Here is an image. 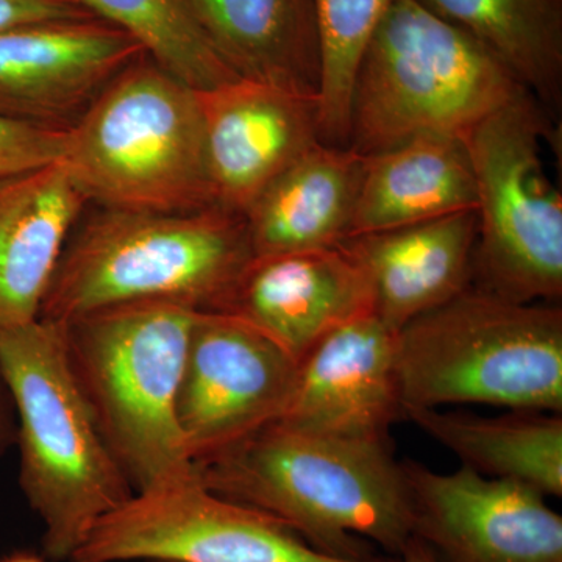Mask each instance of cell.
<instances>
[{
	"label": "cell",
	"mask_w": 562,
	"mask_h": 562,
	"mask_svg": "<svg viewBox=\"0 0 562 562\" xmlns=\"http://www.w3.org/2000/svg\"><path fill=\"white\" fill-rule=\"evenodd\" d=\"M147 55L116 25L35 22L0 31V116L68 128L117 74Z\"/></svg>",
	"instance_id": "7c38bea8"
},
{
	"label": "cell",
	"mask_w": 562,
	"mask_h": 562,
	"mask_svg": "<svg viewBox=\"0 0 562 562\" xmlns=\"http://www.w3.org/2000/svg\"><path fill=\"white\" fill-rule=\"evenodd\" d=\"M397 562H439L435 553L431 552L427 543L422 542L419 538L413 536L406 543L403 552L398 554Z\"/></svg>",
	"instance_id": "83f0119b"
},
{
	"label": "cell",
	"mask_w": 562,
	"mask_h": 562,
	"mask_svg": "<svg viewBox=\"0 0 562 562\" xmlns=\"http://www.w3.org/2000/svg\"><path fill=\"white\" fill-rule=\"evenodd\" d=\"M268 336L294 361L342 325L375 313L371 281L342 246L254 257L221 312Z\"/></svg>",
	"instance_id": "9a60e30c"
},
{
	"label": "cell",
	"mask_w": 562,
	"mask_h": 562,
	"mask_svg": "<svg viewBox=\"0 0 562 562\" xmlns=\"http://www.w3.org/2000/svg\"><path fill=\"white\" fill-rule=\"evenodd\" d=\"M88 203L61 161L0 177V330L38 319Z\"/></svg>",
	"instance_id": "e0dca14e"
},
{
	"label": "cell",
	"mask_w": 562,
	"mask_h": 562,
	"mask_svg": "<svg viewBox=\"0 0 562 562\" xmlns=\"http://www.w3.org/2000/svg\"><path fill=\"white\" fill-rule=\"evenodd\" d=\"M476 205L475 177L464 139L417 136L366 155L350 238L476 211Z\"/></svg>",
	"instance_id": "d6986e66"
},
{
	"label": "cell",
	"mask_w": 562,
	"mask_h": 562,
	"mask_svg": "<svg viewBox=\"0 0 562 562\" xmlns=\"http://www.w3.org/2000/svg\"><path fill=\"white\" fill-rule=\"evenodd\" d=\"M251 258L241 214L101 206L69 236L38 319L65 324L139 302L217 313Z\"/></svg>",
	"instance_id": "7a4b0ae2"
},
{
	"label": "cell",
	"mask_w": 562,
	"mask_h": 562,
	"mask_svg": "<svg viewBox=\"0 0 562 562\" xmlns=\"http://www.w3.org/2000/svg\"><path fill=\"white\" fill-rule=\"evenodd\" d=\"M413 535L439 562H562V517L546 495L461 465L436 472L402 461Z\"/></svg>",
	"instance_id": "8fae6325"
},
{
	"label": "cell",
	"mask_w": 562,
	"mask_h": 562,
	"mask_svg": "<svg viewBox=\"0 0 562 562\" xmlns=\"http://www.w3.org/2000/svg\"><path fill=\"white\" fill-rule=\"evenodd\" d=\"M366 155L316 143L244 214L254 257L330 249L350 238Z\"/></svg>",
	"instance_id": "ac0fdd59"
},
{
	"label": "cell",
	"mask_w": 562,
	"mask_h": 562,
	"mask_svg": "<svg viewBox=\"0 0 562 562\" xmlns=\"http://www.w3.org/2000/svg\"><path fill=\"white\" fill-rule=\"evenodd\" d=\"M403 409L562 413V312L471 284L397 331Z\"/></svg>",
	"instance_id": "5b68a950"
},
{
	"label": "cell",
	"mask_w": 562,
	"mask_h": 562,
	"mask_svg": "<svg viewBox=\"0 0 562 562\" xmlns=\"http://www.w3.org/2000/svg\"><path fill=\"white\" fill-rule=\"evenodd\" d=\"M198 313L139 302L60 324L74 379L135 492L194 469L181 446L176 401Z\"/></svg>",
	"instance_id": "8992f818"
},
{
	"label": "cell",
	"mask_w": 562,
	"mask_h": 562,
	"mask_svg": "<svg viewBox=\"0 0 562 562\" xmlns=\"http://www.w3.org/2000/svg\"><path fill=\"white\" fill-rule=\"evenodd\" d=\"M403 414L464 468L524 484L546 497H561V414L508 409L498 416H475L441 408H405Z\"/></svg>",
	"instance_id": "44dd1931"
},
{
	"label": "cell",
	"mask_w": 562,
	"mask_h": 562,
	"mask_svg": "<svg viewBox=\"0 0 562 562\" xmlns=\"http://www.w3.org/2000/svg\"><path fill=\"white\" fill-rule=\"evenodd\" d=\"M70 562H397L346 560L286 524L210 491L195 468L135 492L88 532Z\"/></svg>",
	"instance_id": "9c48e42d"
},
{
	"label": "cell",
	"mask_w": 562,
	"mask_h": 562,
	"mask_svg": "<svg viewBox=\"0 0 562 562\" xmlns=\"http://www.w3.org/2000/svg\"><path fill=\"white\" fill-rule=\"evenodd\" d=\"M525 88L469 33L419 0H398L362 54L349 147L361 155L422 135L464 136Z\"/></svg>",
	"instance_id": "52a82bcc"
},
{
	"label": "cell",
	"mask_w": 562,
	"mask_h": 562,
	"mask_svg": "<svg viewBox=\"0 0 562 562\" xmlns=\"http://www.w3.org/2000/svg\"><path fill=\"white\" fill-rule=\"evenodd\" d=\"M398 0H313L321 41V140L349 146L350 103L362 54Z\"/></svg>",
	"instance_id": "cb8c5ba5"
},
{
	"label": "cell",
	"mask_w": 562,
	"mask_h": 562,
	"mask_svg": "<svg viewBox=\"0 0 562 562\" xmlns=\"http://www.w3.org/2000/svg\"><path fill=\"white\" fill-rule=\"evenodd\" d=\"M0 371L16 412L21 490L44 525V553L70 560L135 490L74 379L60 324L0 330Z\"/></svg>",
	"instance_id": "3957f363"
},
{
	"label": "cell",
	"mask_w": 562,
	"mask_h": 562,
	"mask_svg": "<svg viewBox=\"0 0 562 562\" xmlns=\"http://www.w3.org/2000/svg\"><path fill=\"white\" fill-rule=\"evenodd\" d=\"M476 211L408 227L351 236L339 244L371 281L375 316L398 331L473 283Z\"/></svg>",
	"instance_id": "2e32d148"
},
{
	"label": "cell",
	"mask_w": 562,
	"mask_h": 562,
	"mask_svg": "<svg viewBox=\"0 0 562 562\" xmlns=\"http://www.w3.org/2000/svg\"><path fill=\"white\" fill-rule=\"evenodd\" d=\"M221 497L286 524L310 546L346 560L397 558L413 538V506L391 442L350 441L268 425L194 465Z\"/></svg>",
	"instance_id": "6da1fadb"
},
{
	"label": "cell",
	"mask_w": 562,
	"mask_h": 562,
	"mask_svg": "<svg viewBox=\"0 0 562 562\" xmlns=\"http://www.w3.org/2000/svg\"><path fill=\"white\" fill-rule=\"evenodd\" d=\"M60 161L105 209H217L199 92L147 55L66 128Z\"/></svg>",
	"instance_id": "277c9868"
},
{
	"label": "cell",
	"mask_w": 562,
	"mask_h": 562,
	"mask_svg": "<svg viewBox=\"0 0 562 562\" xmlns=\"http://www.w3.org/2000/svg\"><path fill=\"white\" fill-rule=\"evenodd\" d=\"M419 2L479 41L530 94L560 102L562 0Z\"/></svg>",
	"instance_id": "7402d4cb"
},
{
	"label": "cell",
	"mask_w": 562,
	"mask_h": 562,
	"mask_svg": "<svg viewBox=\"0 0 562 562\" xmlns=\"http://www.w3.org/2000/svg\"><path fill=\"white\" fill-rule=\"evenodd\" d=\"M405 419L397 372V331L375 313L342 325L297 362L279 424L294 430L390 442Z\"/></svg>",
	"instance_id": "4fadbf2b"
},
{
	"label": "cell",
	"mask_w": 562,
	"mask_h": 562,
	"mask_svg": "<svg viewBox=\"0 0 562 562\" xmlns=\"http://www.w3.org/2000/svg\"><path fill=\"white\" fill-rule=\"evenodd\" d=\"M239 77L319 98L321 41L313 0H184Z\"/></svg>",
	"instance_id": "ffe728a7"
},
{
	"label": "cell",
	"mask_w": 562,
	"mask_h": 562,
	"mask_svg": "<svg viewBox=\"0 0 562 562\" xmlns=\"http://www.w3.org/2000/svg\"><path fill=\"white\" fill-rule=\"evenodd\" d=\"M133 36L147 57L198 91L241 79L221 57L184 0H74Z\"/></svg>",
	"instance_id": "603a6c76"
},
{
	"label": "cell",
	"mask_w": 562,
	"mask_h": 562,
	"mask_svg": "<svg viewBox=\"0 0 562 562\" xmlns=\"http://www.w3.org/2000/svg\"><path fill=\"white\" fill-rule=\"evenodd\" d=\"M18 420L11 398L9 384L0 371V454L5 452L11 443L16 442Z\"/></svg>",
	"instance_id": "4316f807"
},
{
	"label": "cell",
	"mask_w": 562,
	"mask_h": 562,
	"mask_svg": "<svg viewBox=\"0 0 562 562\" xmlns=\"http://www.w3.org/2000/svg\"><path fill=\"white\" fill-rule=\"evenodd\" d=\"M0 562H46L43 560V558L36 557V554L33 553H13L10 554V557H7L5 560H2Z\"/></svg>",
	"instance_id": "f1b7e54d"
},
{
	"label": "cell",
	"mask_w": 562,
	"mask_h": 562,
	"mask_svg": "<svg viewBox=\"0 0 562 562\" xmlns=\"http://www.w3.org/2000/svg\"><path fill=\"white\" fill-rule=\"evenodd\" d=\"M95 18L74 0H0V31L35 22Z\"/></svg>",
	"instance_id": "484cf974"
},
{
	"label": "cell",
	"mask_w": 562,
	"mask_h": 562,
	"mask_svg": "<svg viewBox=\"0 0 562 562\" xmlns=\"http://www.w3.org/2000/svg\"><path fill=\"white\" fill-rule=\"evenodd\" d=\"M198 92L214 201L244 216L284 169L319 143L317 99L243 77Z\"/></svg>",
	"instance_id": "5bb4252c"
},
{
	"label": "cell",
	"mask_w": 562,
	"mask_h": 562,
	"mask_svg": "<svg viewBox=\"0 0 562 562\" xmlns=\"http://www.w3.org/2000/svg\"><path fill=\"white\" fill-rule=\"evenodd\" d=\"M297 361L231 314L201 312L184 353L176 419L192 464L276 424L290 401Z\"/></svg>",
	"instance_id": "30bf717a"
},
{
	"label": "cell",
	"mask_w": 562,
	"mask_h": 562,
	"mask_svg": "<svg viewBox=\"0 0 562 562\" xmlns=\"http://www.w3.org/2000/svg\"><path fill=\"white\" fill-rule=\"evenodd\" d=\"M66 128L40 127L0 116V177L60 161Z\"/></svg>",
	"instance_id": "d4e9b609"
},
{
	"label": "cell",
	"mask_w": 562,
	"mask_h": 562,
	"mask_svg": "<svg viewBox=\"0 0 562 562\" xmlns=\"http://www.w3.org/2000/svg\"><path fill=\"white\" fill-rule=\"evenodd\" d=\"M543 132L524 90L464 136L479 199L472 284L520 303L562 294V199L543 169Z\"/></svg>",
	"instance_id": "ba28073f"
}]
</instances>
